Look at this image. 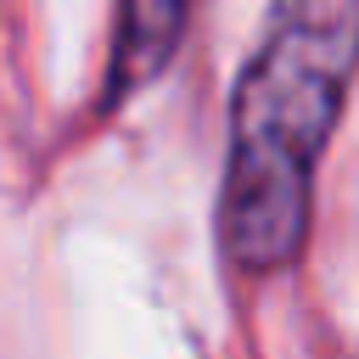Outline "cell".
<instances>
[{
  "label": "cell",
  "instance_id": "obj_1",
  "mask_svg": "<svg viewBox=\"0 0 359 359\" xmlns=\"http://www.w3.org/2000/svg\"><path fill=\"white\" fill-rule=\"evenodd\" d=\"M359 79V0H275L230 95L224 264L269 280L309 252L314 174Z\"/></svg>",
  "mask_w": 359,
  "mask_h": 359
},
{
  "label": "cell",
  "instance_id": "obj_2",
  "mask_svg": "<svg viewBox=\"0 0 359 359\" xmlns=\"http://www.w3.org/2000/svg\"><path fill=\"white\" fill-rule=\"evenodd\" d=\"M185 34V0H118L112 67H107V107L129 101L146 79H157Z\"/></svg>",
  "mask_w": 359,
  "mask_h": 359
}]
</instances>
